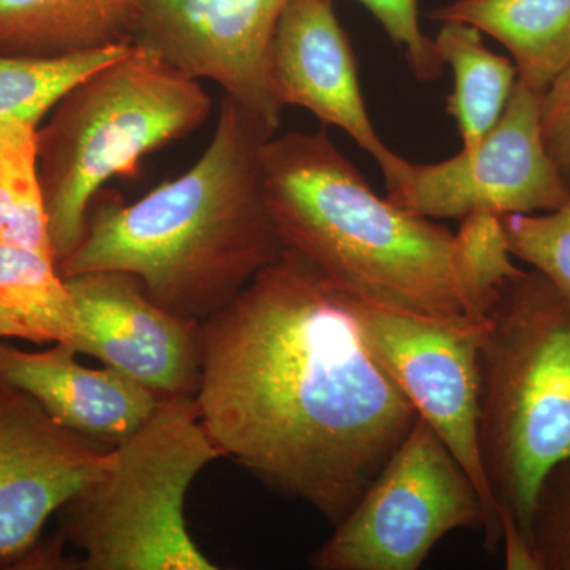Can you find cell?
I'll return each mask as SVG.
<instances>
[{"label": "cell", "mask_w": 570, "mask_h": 570, "mask_svg": "<svg viewBox=\"0 0 570 570\" xmlns=\"http://www.w3.org/2000/svg\"><path fill=\"white\" fill-rule=\"evenodd\" d=\"M200 336L195 406L223 459L336 527L419 419L347 295L285 249Z\"/></svg>", "instance_id": "6da1fadb"}, {"label": "cell", "mask_w": 570, "mask_h": 570, "mask_svg": "<svg viewBox=\"0 0 570 570\" xmlns=\"http://www.w3.org/2000/svg\"><path fill=\"white\" fill-rule=\"evenodd\" d=\"M272 137L225 96L212 141L186 174L135 204L115 190L96 195L59 273L126 272L176 316L219 313L287 249L265 197L262 153Z\"/></svg>", "instance_id": "7a4b0ae2"}, {"label": "cell", "mask_w": 570, "mask_h": 570, "mask_svg": "<svg viewBox=\"0 0 570 570\" xmlns=\"http://www.w3.org/2000/svg\"><path fill=\"white\" fill-rule=\"evenodd\" d=\"M262 170L285 247L337 291L401 313L469 318L455 234L379 197L325 130L269 138Z\"/></svg>", "instance_id": "3957f363"}, {"label": "cell", "mask_w": 570, "mask_h": 570, "mask_svg": "<svg viewBox=\"0 0 570 570\" xmlns=\"http://www.w3.org/2000/svg\"><path fill=\"white\" fill-rule=\"evenodd\" d=\"M487 317L480 456L502 534L519 531L531 547L540 485L570 460V298L532 269L505 284Z\"/></svg>", "instance_id": "277c9868"}, {"label": "cell", "mask_w": 570, "mask_h": 570, "mask_svg": "<svg viewBox=\"0 0 570 570\" xmlns=\"http://www.w3.org/2000/svg\"><path fill=\"white\" fill-rule=\"evenodd\" d=\"M213 105L200 81L130 45L63 94L37 130V167L58 264L85 235L107 183L135 178L141 160L204 126Z\"/></svg>", "instance_id": "5b68a950"}, {"label": "cell", "mask_w": 570, "mask_h": 570, "mask_svg": "<svg viewBox=\"0 0 570 570\" xmlns=\"http://www.w3.org/2000/svg\"><path fill=\"white\" fill-rule=\"evenodd\" d=\"M219 459L195 400L164 401L59 510L61 538L81 554L71 569L216 570L184 505L197 475Z\"/></svg>", "instance_id": "8992f818"}, {"label": "cell", "mask_w": 570, "mask_h": 570, "mask_svg": "<svg viewBox=\"0 0 570 570\" xmlns=\"http://www.w3.org/2000/svg\"><path fill=\"white\" fill-rule=\"evenodd\" d=\"M483 527L474 482L419 417L309 564L316 570H417L449 532H482Z\"/></svg>", "instance_id": "52a82bcc"}, {"label": "cell", "mask_w": 570, "mask_h": 570, "mask_svg": "<svg viewBox=\"0 0 570 570\" xmlns=\"http://www.w3.org/2000/svg\"><path fill=\"white\" fill-rule=\"evenodd\" d=\"M347 302L379 365L474 482L485 513L483 549L498 553L501 520L479 448V354L489 321L419 316L348 295Z\"/></svg>", "instance_id": "ba28073f"}, {"label": "cell", "mask_w": 570, "mask_h": 570, "mask_svg": "<svg viewBox=\"0 0 570 570\" xmlns=\"http://www.w3.org/2000/svg\"><path fill=\"white\" fill-rule=\"evenodd\" d=\"M542 97L517 80L501 118L478 145L442 163L411 164L389 200L433 220L474 212L538 214L569 204V184L543 142Z\"/></svg>", "instance_id": "9c48e42d"}, {"label": "cell", "mask_w": 570, "mask_h": 570, "mask_svg": "<svg viewBox=\"0 0 570 570\" xmlns=\"http://www.w3.org/2000/svg\"><path fill=\"white\" fill-rule=\"evenodd\" d=\"M288 0H141L130 45L190 80H209L273 134L284 107L273 40Z\"/></svg>", "instance_id": "30bf717a"}, {"label": "cell", "mask_w": 570, "mask_h": 570, "mask_svg": "<svg viewBox=\"0 0 570 570\" xmlns=\"http://www.w3.org/2000/svg\"><path fill=\"white\" fill-rule=\"evenodd\" d=\"M63 279L81 321L78 354L99 358L163 401L195 400L202 322L157 305L130 273L91 272Z\"/></svg>", "instance_id": "8fae6325"}, {"label": "cell", "mask_w": 570, "mask_h": 570, "mask_svg": "<svg viewBox=\"0 0 570 570\" xmlns=\"http://www.w3.org/2000/svg\"><path fill=\"white\" fill-rule=\"evenodd\" d=\"M111 450L0 379V561L31 549L52 513L102 474Z\"/></svg>", "instance_id": "7c38bea8"}, {"label": "cell", "mask_w": 570, "mask_h": 570, "mask_svg": "<svg viewBox=\"0 0 570 570\" xmlns=\"http://www.w3.org/2000/svg\"><path fill=\"white\" fill-rule=\"evenodd\" d=\"M335 0H288L273 40L272 73L283 107L313 112L324 126L344 130L376 160L387 190L406 176L411 163L379 137L363 100L358 63L337 21Z\"/></svg>", "instance_id": "4fadbf2b"}, {"label": "cell", "mask_w": 570, "mask_h": 570, "mask_svg": "<svg viewBox=\"0 0 570 570\" xmlns=\"http://www.w3.org/2000/svg\"><path fill=\"white\" fill-rule=\"evenodd\" d=\"M69 344L22 352L0 344V379L40 404L67 430L116 448L164 403L118 371L82 366Z\"/></svg>", "instance_id": "5bb4252c"}, {"label": "cell", "mask_w": 570, "mask_h": 570, "mask_svg": "<svg viewBox=\"0 0 570 570\" xmlns=\"http://www.w3.org/2000/svg\"><path fill=\"white\" fill-rule=\"evenodd\" d=\"M141 0H0V55L58 59L132 41Z\"/></svg>", "instance_id": "9a60e30c"}, {"label": "cell", "mask_w": 570, "mask_h": 570, "mask_svg": "<svg viewBox=\"0 0 570 570\" xmlns=\"http://www.w3.org/2000/svg\"><path fill=\"white\" fill-rule=\"evenodd\" d=\"M461 21L508 48L519 81L539 92L570 66V0H455L431 11Z\"/></svg>", "instance_id": "2e32d148"}, {"label": "cell", "mask_w": 570, "mask_h": 570, "mask_svg": "<svg viewBox=\"0 0 570 570\" xmlns=\"http://www.w3.org/2000/svg\"><path fill=\"white\" fill-rule=\"evenodd\" d=\"M0 337L80 351V316L55 254L0 243Z\"/></svg>", "instance_id": "e0dca14e"}, {"label": "cell", "mask_w": 570, "mask_h": 570, "mask_svg": "<svg viewBox=\"0 0 570 570\" xmlns=\"http://www.w3.org/2000/svg\"><path fill=\"white\" fill-rule=\"evenodd\" d=\"M434 45L453 71L448 112L463 148L478 145L508 107L519 75L515 63L487 48L482 32L461 21H442Z\"/></svg>", "instance_id": "ac0fdd59"}, {"label": "cell", "mask_w": 570, "mask_h": 570, "mask_svg": "<svg viewBox=\"0 0 570 570\" xmlns=\"http://www.w3.org/2000/svg\"><path fill=\"white\" fill-rule=\"evenodd\" d=\"M130 45L58 59L0 55V118L28 119L40 126L63 94Z\"/></svg>", "instance_id": "d6986e66"}, {"label": "cell", "mask_w": 570, "mask_h": 570, "mask_svg": "<svg viewBox=\"0 0 570 570\" xmlns=\"http://www.w3.org/2000/svg\"><path fill=\"white\" fill-rule=\"evenodd\" d=\"M512 258L499 214L474 212L460 219L455 265L471 321L485 324L502 288L523 273Z\"/></svg>", "instance_id": "ffe728a7"}, {"label": "cell", "mask_w": 570, "mask_h": 570, "mask_svg": "<svg viewBox=\"0 0 570 570\" xmlns=\"http://www.w3.org/2000/svg\"><path fill=\"white\" fill-rule=\"evenodd\" d=\"M501 223L513 257L570 298V202L553 212L504 214Z\"/></svg>", "instance_id": "44dd1931"}, {"label": "cell", "mask_w": 570, "mask_h": 570, "mask_svg": "<svg viewBox=\"0 0 570 570\" xmlns=\"http://www.w3.org/2000/svg\"><path fill=\"white\" fill-rule=\"evenodd\" d=\"M531 549L538 570H570V460L551 469L540 485Z\"/></svg>", "instance_id": "7402d4cb"}, {"label": "cell", "mask_w": 570, "mask_h": 570, "mask_svg": "<svg viewBox=\"0 0 570 570\" xmlns=\"http://www.w3.org/2000/svg\"><path fill=\"white\" fill-rule=\"evenodd\" d=\"M400 47L409 69L419 81H434L441 77L442 62L434 40L420 28L419 0H356Z\"/></svg>", "instance_id": "603a6c76"}, {"label": "cell", "mask_w": 570, "mask_h": 570, "mask_svg": "<svg viewBox=\"0 0 570 570\" xmlns=\"http://www.w3.org/2000/svg\"><path fill=\"white\" fill-rule=\"evenodd\" d=\"M540 126L547 151L570 187V66L543 92Z\"/></svg>", "instance_id": "cb8c5ba5"}]
</instances>
